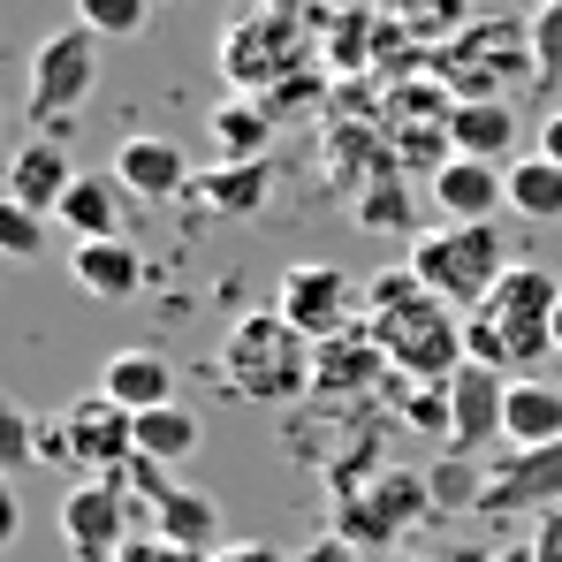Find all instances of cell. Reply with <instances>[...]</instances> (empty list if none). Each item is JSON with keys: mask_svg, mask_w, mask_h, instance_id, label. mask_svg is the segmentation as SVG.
<instances>
[{"mask_svg": "<svg viewBox=\"0 0 562 562\" xmlns=\"http://www.w3.org/2000/svg\"><path fill=\"white\" fill-rule=\"evenodd\" d=\"M555 304H562V281L548 267H509L502 289L479 312H464V350L479 366H494L502 380H532L555 358Z\"/></svg>", "mask_w": 562, "mask_h": 562, "instance_id": "cell-1", "label": "cell"}, {"mask_svg": "<svg viewBox=\"0 0 562 562\" xmlns=\"http://www.w3.org/2000/svg\"><path fill=\"white\" fill-rule=\"evenodd\" d=\"M221 387L244 403H296L312 395V335H296L281 312H244L221 335Z\"/></svg>", "mask_w": 562, "mask_h": 562, "instance_id": "cell-2", "label": "cell"}, {"mask_svg": "<svg viewBox=\"0 0 562 562\" xmlns=\"http://www.w3.org/2000/svg\"><path fill=\"white\" fill-rule=\"evenodd\" d=\"M509 267L517 259H509L494 221H441V228L411 236V274L426 281V296H441L449 312H479L502 289Z\"/></svg>", "mask_w": 562, "mask_h": 562, "instance_id": "cell-3", "label": "cell"}, {"mask_svg": "<svg viewBox=\"0 0 562 562\" xmlns=\"http://www.w3.org/2000/svg\"><path fill=\"white\" fill-rule=\"evenodd\" d=\"M380 335V350H387V366H395V380H411V387H449V380L471 366L464 350V312H449L441 296H403V304H387V312H373L366 319Z\"/></svg>", "mask_w": 562, "mask_h": 562, "instance_id": "cell-4", "label": "cell"}, {"mask_svg": "<svg viewBox=\"0 0 562 562\" xmlns=\"http://www.w3.org/2000/svg\"><path fill=\"white\" fill-rule=\"evenodd\" d=\"M38 457L61 464L69 479H122L137 464V418L114 395H77L61 418H38Z\"/></svg>", "mask_w": 562, "mask_h": 562, "instance_id": "cell-5", "label": "cell"}, {"mask_svg": "<svg viewBox=\"0 0 562 562\" xmlns=\"http://www.w3.org/2000/svg\"><path fill=\"white\" fill-rule=\"evenodd\" d=\"M99 85V38L85 23L69 31H46L38 54H31V85H23V122L38 137H69V114L92 99Z\"/></svg>", "mask_w": 562, "mask_h": 562, "instance_id": "cell-6", "label": "cell"}, {"mask_svg": "<svg viewBox=\"0 0 562 562\" xmlns=\"http://www.w3.org/2000/svg\"><path fill=\"white\" fill-rule=\"evenodd\" d=\"M532 69V31L525 23H464L457 38H441L434 54V77L449 85L457 99H502L509 77ZM540 77V69H532Z\"/></svg>", "mask_w": 562, "mask_h": 562, "instance_id": "cell-7", "label": "cell"}, {"mask_svg": "<svg viewBox=\"0 0 562 562\" xmlns=\"http://www.w3.org/2000/svg\"><path fill=\"white\" fill-rule=\"evenodd\" d=\"M434 509V486H426V471H373L358 494H335V532L366 555H387V548H403V532L418 525Z\"/></svg>", "mask_w": 562, "mask_h": 562, "instance_id": "cell-8", "label": "cell"}, {"mask_svg": "<svg viewBox=\"0 0 562 562\" xmlns=\"http://www.w3.org/2000/svg\"><path fill=\"white\" fill-rule=\"evenodd\" d=\"M274 312L296 335H312V342L350 335V327H366V281L350 274V267H327V259L289 267V274L274 281Z\"/></svg>", "mask_w": 562, "mask_h": 562, "instance_id": "cell-9", "label": "cell"}, {"mask_svg": "<svg viewBox=\"0 0 562 562\" xmlns=\"http://www.w3.org/2000/svg\"><path fill=\"white\" fill-rule=\"evenodd\" d=\"M304 54H312V46H304V31H296L281 8H259V15H244V23L221 31V77H228L236 92H281Z\"/></svg>", "mask_w": 562, "mask_h": 562, "instance_id": "cell-10", "label": "cell"}, {"mask_svg": "<svg viewBox=\"0 0 562 562\" xmlns=\"http://www.w3.org/2000/svg\"><path fill=\"white\" fill-rule=\"evenodd\" d=\"M69 562H114L130 548V479H69L61 494Z\"/></svg>", "mask_w": 562, "mask_h": 562, "instance_id": "cell-11", "label": "cell"}, {"mask_svg": "<svg viewBox=\"0 0 562 562\" xmlns=\"http://www.w3.org/2000/svg\"><path fill=\"white\" fill-rule=\"evenodd\" d=\"M525 509H562V441L548 449H502L486 464V494L471 517H525Z\"/></svg>", "mask_w": 562, "mask_h": 562, "instance_id": "cell-12", "label": "cell"}, {"mask_svg": "<svg viewBox=\"0 0 562 562\" xmlns=\"http://www.w3.org/2000/svg\"><path fill=\"white\" fill-rule=\"evenodd\" d=\"M387 380H395V366H387L373 327H350V335L312 342V395H319V403H366Z\"/></svg>", "mask_w": 562, "mask_h": 562, "instance_id": "cell-13", "label": "cell"}, {"mask_svg": "<svg viewBox=\"0 0 562 562\" xmlns=\"http://www.w3.org/2000/svg\"><path fill=\"white\" fill-rule=\"evenodd\" d=\"M502 403H509V380L494 373V366H479V358L449 380V449H457V457L509 449V441H502Z\"/></svg>", "mask_w": 562, "mask_h": 562, "instance_id": "cell-14", "label": "cell"}, {"mask_svg": "<svg viewBox=\"0 0 562 562\" xmlns=\"http://www.w3.org/2000/svg\"><path fill=\"white\" fill-rule=\"evenodd\" d=\"M114 183L130 190V198H145V205H176L190 198V160L176 137H153V130H137V137H122L114 145Z\"/></svg>", "mask_w": 562, "mask_h": 562, "instance_id": "cell-15", "label": "cell"}, {"mask_svg": "<svg viewBox=\"0 0 562 562\" xmlns=\"http://www.w3.org/2000/svg\"><path fill=\"white\" fill-rule=\"evenodd\" d=\"M69 183H77V168H69V145H61V137H23L15 160H8V176H0V190H8L15 205H31V213H46V221H54V205L69 198Z\"/></svg>", "mask_w": 562, "mask_h": 562, "instance_id": "cell-16", "label": "cell"}, {"mask_svg": "<svg viewBox=\"0 0 562 562\" xmlns=\"http://www.w3.org/2000/svg\"><path fill=\"white\" fill-rule=\"evenodd\" d=\"M426 198L441 205V221H494L502 205H509V168H494V160H449L434 183H426Z\"/></svg>", "mask_w": 562, "mask_h": 562, "instance_id": "cell-17", "label": "cell"}, {"mask_svg": "<svg viewBox=\"0 0 562 562\" xmlns=\"http://www.w3.org/2000/svg\"><path fill=\"white\" fill-rule=\"evenodd\" d=\"M517 137H525V114H517L509 99H457V114H449V145H457L464 160L509 168V160H517Z\"/></svg>", "mask_w": 562, "mask_h": 562, "instance_id": "cell-18", "label": "cell"}, {"mask_svg": "<svg viewBox=\"0 0 562 562\" xmlns=\"http://www.w3.org/2000/svg\"><path fill=\"white\" fill-rule=\"evenodd\" d=\"M99 395H114L130 418H145V411L176 403V366H168L160 350H114V358L99 366Z\"/></svg>", "mask_w": 562, "mask_h": 562, "instance_id": "cell-19", "label": "cell"}, {"mask_svg": "<svg viewBox=\"0 0 562 562\" xmlns=\"http://www.w3.org/2000/svg\"><path fill=\"white\" fill-rule=\"evenodd\" d=\"M69 274L85 296H106V304H122V296H137L145 289V251L130 244V236H106V244H77L69 251Z\"/></svg>", "mask_w": 562, "mask_h": 562, "instance_id": "cell-20", "label": "cell"}, {"mask_svg": "<svg viewBox=\"0 0 562 562\" xmlns=\"http://www.w3.org/2000/svg\"><path fill=\"white\" fill-rule=\"evenodd\" d=\"M502 441L509 449H548L562 441V387L555 380H509V403H502Z\"/></svg>", "mask_w": 562, "mask_h": 562, "instance_id": "cell-21", "label": "cell"}, {"mask_svg": "<svg viewBox=\"0 0 562 562\" xmlns=\"http://www.w3.org/2000/svg\"><path fill=\"white\" fill-rule=\"evenodd\" d=\"M267 190H274V160H221V168H205L190 198L205 205V213H236V221H251L259 205H267Z\"/></svg>", "mask_w": 562, "mask_h": 562, "instance_id": "cell-22", "label": "cell"}, {"mask_svg": "<svg viewBox=\"0 0 562 562\" xmlns=\"http://www.w3.org/2000/svg\"><path fill=\"white\" fill-rule=\"evenodd\" d=\"M122 198H130V190L114 183V176H77L69 198L54 205V221H61L77 244H106V236H122Z\"/></svg>", "mask_w": 562, "mask_h": 562, "instance_id": "cell-23", "label": "cell"}, {"mask_svg": "<svg viewBox=\"0 0 562 562\" xmlns=\"http://www.w3.org/2000/svg\"><path fill=\"white\" fill-rule=\"evenodd\" d=\"M213 145H221V160H267V145H274V106H267V99H221V106H213Z\"/></svg>", "mask_w": 562, "mask_h": 562, "instance_id": "cell-24", "label": "cell"}, {"mask_svg": "<svg viewBox=\"0 0 562 562\" xmlns=\"http://www.w3.org/2000/svg\"><path fill=\"white\" fill-rule=\"evenodd\" d=\"M509 213L517 221H562V168L548 160V153H517L509 160Z\"/></svg>", "mask_w": 562, "mask_h": 562, "instance_id": "cell-25", "label": "cell"}, {"mask_svg": "<svg viewBox=\"0 0 562 562\" xmlns=\"http://www.w3.org/2000/svg\"><path fill=\"white\" fill-rule=\"evenodd\" d=\"M373 54H380V8H342V15L327 23V46H319V61L350 77V69H366Z\"/></svg>", "mask_w": 562, "mask_h": 562, "instance_id": "cell-26", "label": "cell"}, {"mask_svg": "<svg viewBox=\"0 0 562 562\" xmlns=\"http://www.w3.org/2000/svg\"><path fill=\"white\" fill-rule=\"evenodd\" d=\"M190 449H198V418H190L183 403H160V411L137 418V457H153V464H183Z\"/></svg>", "mask_w": 562, "mask_h": 562, "instance_id": "cell-27", "label": "cell"}, {"mask_svg": "<svg viewBox=\"0 0 562 562\" xmlns=\"http://www.w3.org/2000/svg\"><path fill=\"white\" fill-rule=\"evenodd\" d=\"M350 213L373 236H411V190H403V176H380L366 198H350Z\"/></svg>", "mask_w": 562, "mask_h": 562, "instance_id": "cell-28", "label": "cell"}, {"mask_svg": "<svg viewBox=\"0 0 562 562\" xmlns=\"http://www.w3.org/2000/svg\"><path fill=\"white\" fill-rule=\"evenodd\" d=\"M426 486H434V509H479V494H486V464H471V457H441V464L426 471Z\"/></svg>", "mask_w": 562, "mask_h": 562, "instance_id": "cell-29", "label": "cell"}, {"mask_svg": "<svg viewBox=\"0 0 562 562\" xmlns=\"http://www.w3.org/2000/svg\"><path fill=\"white\" fill-rule=\"evenodd\" d=\"M153 8H160V0H77V23H85L92 38H137V31L153 23Z\"/></svg>", "mask_w": 562, "mask_h": 562, "instance_id": "cell-30", "label": "cell"}, {"mask_svg": "<svg viewBox=\"0 0 562 562\" xmlns=\"http://www.w3.org/2000/svg\"><path fill=\"white\" fill-rule=\"evenodd\" d=\"M0 259H46V213L15 205L0 190Z\"/></svg>", "mask_w": 562, "mask_h": 562, "instance_id": "cell-31", "label": "cell"}, {"mask_svg": "<svg viewBox=\"0 0 562 562\" xmlns=\"http://www.w3.org/2000/svg\"><path fill=\"white\" fill-rule=\"evenodd\" d=\"M23 464H38V418L0 395V479H15Z\"/></svg>", "mask_w": 562, "mask_h": 562, "instance_id": "cell-32", "label": "cell"}, {"mask_svg": "<svg viewBox=\"0 0 562 562\" xmlns=\"http://www.w3.org/2000/svg\"><path fill=\"white\" fill-rule=\"evenodd\" d=\"M525 31H532V69L562 85V8H540V15H525Z\"/></svg>", "mask_w": 562, "mask_h": 562, "instance_id": "cell-33", "label": "cell"}, {"mask_svg": "<svg viewBox=\"0 0 562 562\" xmlns=\"http://www.w3.org/2000/svg\"><path fill=\"white\" fill-rule=\"evenodd\" d=\"M114 562H213V555H198V548H176V540H160V532H145V540H130Z\"/></svg>", "mask_w": 562, "mask_h": 562, "instance_id": "cell-34", "label": "cell"}, {"mask_svg": "<svg viewBox=\"0 0 562 562\" xmlns=\"http://www.w3.org/2000/svg\"><path fill=\"white\" fill-rule=\"evenodd\" d=\"M213 562H296V555H281L274 540H221Z\"/></svg>", "mask_w": 562, "mask_h": 562, "instance_id": "cell-35", "label": "cell"}, {"mask_svg": "<svg viewBox=\"0 0 562 562\" xmlns=\"http://www.w3.org/2000/svg\"><path fill=\"white\" fill-rule=\"evenodd\" d=\"M532 562H562V509H540V525H532Z\"/></svg>", "mask_w": 562, "mask_h": 562, "instance_id": "cell-36", "label": "cell"}, {"mask_svg": "<svg viewBox=\"0 0 562 562\" xmlns=\"http://www.w3.org/2000/svg\"><path fill=\"white\" fill-rule=\"evenodd\" d=\"M296 562H366V555H358V548H350L342 532H319L312 548H296Z\"/></svg>", "mask_w": 562, "mask_h": 562, "instance_id": "cell-37", "label": "cell"}, {"mask_svg": "<svg viewBox=\"0 0 562 562\" xmlns=\"http://www.w3.org/2000/svg\"><path fill=\"white\" fill-rule=\"evenodd\" d=\"M15 532H23V502H15V486L0 479V548H8Z\"/></svg>", "mask_w": 562, "mask_h": 562, "instance_id": "cell-38", "label": "cell"}, {"mask_svg": "<svg viewBox=\"0 0 562 562\" xmlns=\"http://www.w3.org/2000/svg\"><path fill=\"white\" fill-rule=\"evenodd\" d=\"M532 153H548V160L562 168V106L548 114V122H540V145H532Z\"/></svg>", "mask_w": 562, "mask_h": 562, "instance_id": "cell-39", "label": "cell"}, {"mask_svg": "<svg viewBox=\"0 0 562 562\" xmlns=\"http://www.w3.org/2000/svg\"><path fill=\"white\" fill-rule=\"evenodd\" d=\"M486 562H532V540H509V548H494Z\"/></svg>", "mask_w": 562, "mask_h": 562, "instance_id": "cell-40", "label": "cell"}, {"mask_svg": "<svg viewBox=\"0 0 562 562\" xmlns=\"http://www.w3.org/2000/svg\"><path fill=\"white\" fill-rule=\"evenodd\" d=\"M517 8H532V15H540V8H562V0H517Z\"/></svg>", "mask_w": 562, "mask_h": 562, "instance_id": "cell-41", "label": "cell"}, {"mask_svg": "<svg viewBox=\"0 0 562 562\" xmlns=\"http://www.w3.org/2000/svg\"><path fill=\"white\" fill-rule=\"evenodd\" d=\"M411 562H471V555H411Z\"/></svg>", "mask_w": 562, "mask_h": 562, "instance_id": "cell-42", "label": "cell"}, {"mask_svg": "<svg viewBox=\"0 0 562 562\" xmlns=\"http://www.w3.org/2000/svg\"><path fill=\"white\" fill-rule=\"evenodd\" d=\"M555 358H562V304H555Z\"/></svg>", "mask_w": 562, "mask_h": 562, "instance_id": "cell-43", "label": "cell"}, {"mask_svg": "<svg viewBox=\"0 0 562 562\" xmlns=\"http://www.w3.org/2000/svg\"><path fill=\"white\" fill-rule=\"evenodd\" d=\"M259 8H281V15H289V0H259Z\"/></svg>", "mask_w": 562, "mask_h": 562, "instance_id": "cell-44", "label": "cell"}, {"mask_svg": "<svg viewBox=\"0 0 562 562\" xmlns=\"http://www.w3.org/2000/svg\"><path fill=\"white\" fill-rule=\"evenodd\" d=\"M168 8H183V0H168Z\"/></svg>", "mask_w": 562, "mask_h": 562, "instance_id": "cell-45", "label": "cell"}]
</instances>
